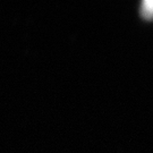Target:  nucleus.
<instances>
[{"instance_id":"f257e3e1","label":"nucleus","mask_w":153,"mask_h":153,"mask_svg":"<svg viewBox=\"0 0 153 153\" xmlns=\"http://www.w3.org/2000/svg\"><path fill=\"white\" fill-rule=\"evenodd\" d=\"M142 14L143 16L148 19L153 18V1H151V0L144 1L142 7Z\"/></svg>"}]
</instances>
